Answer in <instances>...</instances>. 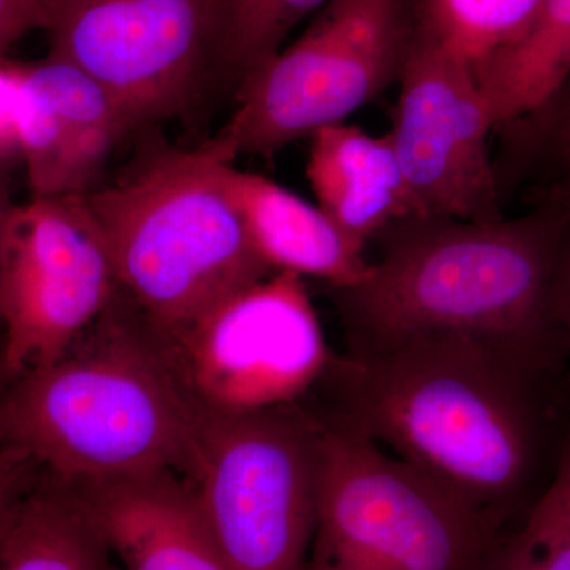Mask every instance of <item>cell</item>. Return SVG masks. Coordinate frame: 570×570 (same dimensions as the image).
<instances>
[{"label":"cell","instance_id":"6da1fadb","mask_svg":"<svg viewBox=\"0 0 570 570\" xmlns=\"http://www.w3.org/2000/svg\"><path fill=\"white\" fill-rule=\"evenodd\" d=\"M566 358L485 335L419 333L332 362L318 414L362 434L452 493L493 539L550 482Z\"/></svg>","mask_w":570,"mask_h":570},{"label":"cell","instance_id":"7a4b0ae2","mask_svg":"<svg viewBox=\"0 0 570 570\" xmlns=\"http://www.w3.org/2000/svg\"><path fill=\"white\" fill-rule=\"evenodd\" d=\"M568 225V216L549 204L490 223L423 217L396 225L381 236L384 250L366 275L335 288L347 352L456 332L570 355L553 313Z\"/></svg>","mask_w":570,"mask_h":570},{"label":"cell","instance_id":"3957f363","mask_svg":"<svg viewBox=\"0 0 570 570\" xmlns=\"http://www.w3.org/2000/svg\"><path fill=\"white\" fill-rule=\"evenodd\" d=\"M11 382L0 434L52 479L81 487L189 471L200 414L119 288L62 358Z\"/></svg>","mask_w":570,"mask_h":570},{"label":"cell","instance_id":"277c9868","mask_svg":"<svg viewBox=\"0 0 570 570\" xmlns=\"http://www.w3.org/2000/svg\"><path fill=\"white\" fill-rule=\"evenodd\" d=\"M213 141L165 149L132 175L85 194L116 283L160 336L272 275L219 178Z\"/></svg>","mask_w":570,"mask_h":570},{"label":"cell","instance_id":"5b68a950","mask_svg":"<svg viewBox=\"0 0 570 570\" xmlns=\"http://www.w3.org/2000/svg\"><path fill=\"white\" fill-rule=\"evenodd\" d=\"M316 414V524L305 570H479L493 535L463 502Z\"/></svg>","mask_w":570,"mask_h":570},{"label":"cell","instance_id":"8992f818","mask_svg":"<svg viewBox=\"0 0 570 570\" xmlns=\"http://www.w3.org/2000/svg\"><path fill=\"white\" fill-rule=\"evenodd\" d=\"M321 419L299 403L198 417L184 482L230 570H305Z\"/></svg>","mask_w":570,"mask_h":570},{"label":"cell","instance_id":"52a82bcc","mask_svg":"<svg viewBox=\"0 0 570 570\" xmlns=\"http://www.w3.org/2000/svg\"><path fill=\"white\" fill-rule=\"evenodd\" d=\"M412 29L403 0H330L298 40L239 85L238 108L213 141L234 163L344 122L400 80Z\"/></svg>","mask_w":570,"mask_h":570},{"label":"cell","instance_id":"ba28073f","mask_svg":"<svg viewBox=\"0 0 570 570\" xmlns=\"http://www.w3.org/2000/svg\"><path fill=\"white\" fill-rule=\"evenodd\" d=\"M157 337L184 395L205 415L299 403L333 358L305 281L288 272L272 273L175 335Z\"/></svg>","mask_w":570,"mask_h":570},{"label":"cell","instance_id":"9c48e42d","mask_svg":"<svg viewBox=\"0 0 570 570\" xmlns=\"http://www.w3.org/2000/svg\"><path fill=\"white\" fill-rule=\"evenodd\" d=\"M230 0H66L50 56L91 75L130 126L171 118L225 77Z\"/></svg>","mask_w":570,"mask_h":570},{"label":"cell","instance_id":"30bf717a","mask_svg":"<svg viewBox=\"0 0 570 570\" xmlns=\"http://www.w3.org/2000/svg\"><path fill=\"white\" fill-rule=\"evenodd\" d=\"M116 294L110 254L85 194L11 206L0 247L3 374L17 381L58 362Z\"/></svg>","mask_w":570,"mask_h":570},{"label":"cell","instance_id":"8fae6325","mask_svg":"<svg viewBox=\"0 0 570 570\" xmlns=\"http://www.w3.org/2000/svg\"><path fill=\"white\" fill-rule=\"evenodd\" d=\"M390 130L409 186L426 217L501 219L489 151L494 132L474 71L414 20Z\"/></svg>","mask_w":570,"mask_h":570},{"label":"cell","instance_id":"7c38bea8","mask_svg":"<svg viewBox=\"0 0 570 570\" xmlns=\"http://www.w3.org/2000/svg\"><path fill=\"white\" fill-rule=\"evenodd\" d=\"M22 69L18 148L32 194L91 193L112 149L132 129L129 119L107 89L73 63L48 56Z\"/></svg>","mask_w":570,"mask_h":570},{"label":"cell","instance_id":"4fadbf2b","mask_svg":"<svg viewBox=\"0 0 570 570\" xmlns=\"http://www.w3.org/2000/svg\"><path fill=\"white\" fill-rule=\"evenodd\" d=\"M73 489L118 570H230L179 475Z\"/></svg>","mask_w":570,"mask_h":570},{"label":"cell","instance_id":"5bb4252c","mask_svg":"<svg viewBox=\"0 0 570 570\" xmlns=\"http://www.w3.org/2000/svg\"><path fill=\"white\" fill-rule=\"evenodd\" d=\"M306 175L318 208L363 247L426 217L390 134L376 137L344 122L325 127L311 137Z\"/></svg>","mask_w":570,"mask_h":570},{"label":"cell","instance_id":"9a60e30c","mask_svg":"<svg viewBox=\"0 0 570 570\" xmlns=\"http://www.w3.org/2000/svg\"><path fill=\"white\" fill-rule=\"evenodd\" d=\"M219 178L253 243L273 272L317 277L347 288L366 275L365 247L344 234L321 208L265 176L223 163Z\"/></svg>","mask_w":570,"mask_h":570},{"label":"cell","instance_id":"2e32d148","mask_svg":"<svg viewBox=\"0 0 570 570\" xmlns=\"http://www.w3.org/2000/svg\"><path fill=\"white\" fill-rule=\"evenodd\" d=\"M0 570H118L73 487L43 478L22 497L0 539Z\"/></svg>","mask_w":570,"mask_h":570},{"label":"cell","instance_id":"e0dca14e","mask_svg":"<svg viewBox=\"0 0 570 570\" xmlns=\"http://www.w3.org/2000/svg\"><path fill=\"white\" fill-rule=\"evenodd\" d=\"M570 73V0H542L530 28L480 73L494 130L538 108Z\"/></svg>","mask_w":570,"mask_h":570},{"label":"cell","instance_id":"ac0fdd59","mask_svg":"<svg viewBox=\"0 0 570 570\" xmlns=\"http://www.w3.org/2000/svg\"><path fill=\"white\" fill-rule=\"evenodd\" d=\"M542 0H420L415 22L459 55L475 80L530 28Z\"/></svg>","mask_w":570,"mask_h":570},{"label":"cell","instance_id":"d6986e66","mask_svg":"<svg viewBox=\"0 0 570 570\" xmlns=\"http://www.w3.org/2000/svg\"><path fill=\"white\" fill-rule=\"evenodd\" d=\"M479 570H570V430L540 497L497 535Z\"/></svg>","mask_w":570,"mask_h":570},{"label":"cell","instance_id":"ffe728a7","mask_svg":"<svg viewBox=\"0 0 570 570\" xmlns=\"http://www.w3.org/2000/svg\"><path fill=\"white\" fill-rule=\"evenodd\" d=\"M504 164L497 168L499 187L535 178L546 189L570 176V73L538 108L502 124ZM543 189V190H546ZM502 194V193H501Z\"/></svg>","mask_w":570,"mask_h":570},{"label":"cell","instance_id":"44dd1931","mask_svg":"<svg viewBox=\"0 0 570 570\" xmlns=\"http://www.w3.org/2000/svg\"><path fill=\"white\" fill-rule=\"evenodd\" d=\"M330 0H230L225 78L238 85L283 50L288 33Z\"/></svg>","mask_w":570,"mask_h":570},{"label":"cell","instance_id":"7402d4cb","mask_svg":"<svg viewBox=\"0 0 570 570\" xmlns=\"http://www.w3.org/2000/svg\"><path fill=\"white\" fill-rule=\"evenodd\" d=\"M24 453L9 444L0 434V539L9 527L14 509L36 483V469Z\"/></svg>","mask_w":570,"mask_h":570},{"label":"cell","instance_id":"603a6c76","mask_svg":"<svg viewBox=\"0 0 570 570\" xmlns=\"http://www.w3.org/2000/svg\"><path fill=\"white\" fill-rule=\"evenodd\" d=\"M22 89V66H11L0 59V149L18 146Z\"/></svg>","mask_w":570,"mask_h":570},{"label":"cell","instance_id":"cb8c5ba5","mask_svg":"<svg viewBox=\"0 0 570 570\" xmlns=\"http://www.w3.org/2000/svg\"><path fill=\"white\" fill-rule=\"evenodd\" d=\"M43 28L36 0H0V59L26 32Z\"/></svg>","mask_w":570,"mask_h":570},{"label":"cell","instance_id":"d4e9b609","mask_svg":"<svg viewBox=\"0 0 570 570\" xmlns=\"http://www.w3.org/2000/svg\"><path fill=\"white\" fill-rule=\"evenodd\" d=\"M553 313L570 347V220L562 239L553 288Z\"/></svg>","mask_w":570,"mask_h":570},{"label":"cell","instance_id":"484cf974","mask_svg":"<svg viewBox=\"0 0 570 570\" xmlns=\"http://www.w3.org/2000/svg\"><path fill=\"white\" fill-rule=\"evenodd\" d=\"M540 204L557 206L570 220V176L561 179L560 183L553 184L549 189L542 190V202Z\"/></svg>","mask_w":570,"mask_h":570},{"label":"cell","instance_id":"4316f807","mask_svg":"<svg viewBox=\"0 0 570 570\" xmlns=\"http://www.w3.org/2000/svg\"><path fill=\"white\" fill-rule=\"evenodd\" d=\"M36 2L41 11V17H43V28L47 29L52 17H55L56 11L61 9V6L66 0H36Z\"/></svg>","mask_w":570,"mask_h":570},{"label":"cell","instance_id":"83f0119b","mask_svg":"<svg viewBox=\"0 0 570 570\" xmlns=\"http://www.w3.org/2000/svg\"><path fill=\"white\" fill-rule=\"evenodd\" d=\"M11 206L9 198H7L6 190L0 187V247H2L3 227H6L7 216H9Z\"/></svg>","mask_w":570,"mask_h":570}]
</instances>
